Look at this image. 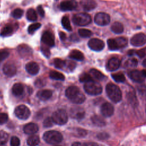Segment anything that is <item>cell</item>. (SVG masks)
<instances>
[{
  "label": "cell",
  "mask_w": 146,
  "mask_h": 146,
  "mask_svg": "<svg viewBox=\"0 0 146 146\" xmlns=\"http://www.w3.org/2000/svg\"><path fill=\"white\" fill-rule=\"evenodd\" d=\"M72 146H83V143L80 142H75L72 144Z\"/></svg>",
  "instance_id": "cell-57"
},
{
  "label": "cell",
  "mask_w": 146,
  "mask_h": 146,
  "mask_svg": "<svg viewBox=\"0 0 146 146\" xmlns=\"http://www.w3.org/2000/svg\"><path fill=\"white\" fill-rule=\"evenodd\" d=\"M85 115L84 109L80 107L75 106L70 110V116L75 119L80 120L83 119Z\"/></svg>",
  "instance_id": "cell-12"
},
{
  "label": "cell",
  "mask_w": 146,
  "mask_h": 146,
  "mask_svg": "<svg viewBox=\"0 0 146 146\" xmlns=\"http://www.w3.org/2000/svg\"><path fill=\"white\" fill-rule=\"evenodd\" d=\"M100 112L103 116L105 117H110L113 115L114 108L111 104L106 102L101 106Z\"/></svg>",
  "instance_id": "cell-15"
},
{
  "label": "cell",
  "mask_w": 146,
  "mask_h": 146,
  "mask_svg": "<svg viewBox=\"0 0 146 146\" xmlns=\"http://www.w3.org/2000/svg\"><path fill=\"white\" fill-rule=\"evenodd\" d=\"M142 64H143V66L145 68H146V59H144V60L143 61Z\"/></svg>",
  "instance_id": "cell-58"
},
{
  "label": "cell",
  "mask_w": 146,
  "mask_h": 146,
  "mask_svg": "<svg viewBox=\"0 0 146 146\" xmlns=\"http://www.w3.org/2000/svg\"><path fill=\"white\" fill-rule=\"evenodd\" d=\"M92 78L91 76V75L87 73L82 74L79 77V81L82 83H87V82L92 81Z\"/></svg>",
  "instance_id": "cell-35"
},
{
  "label": "cell",
  "mask_w": 146,
  "mask_h": 146,
  "mask_svg": "<svg viewBox=\"0 0 146 146\" xmlns=\"http://www.w3.org/2000/svg\"><path fill=\"white\" fill-rule=\"evenodd\" d=\"M72 22L78 26H86L91 23V17L87 13H78L73 16Z\"/></svg>",
  "instance_id": "cell-6"
},
{
  "label": "cell",
  "mask_w": 146,
  "mask_h": 146,
  "mask_svg": "<svg viewBox=\"0 0 146 146\" xmlns=\"http://www.w3.org/2000/svg\"><path fill=\"white\" fill-rule=\"evenodd\" d=\"M42 41L43 43H44L46 46L52 47L55 44L54 37L53 35L48 31H45L42 36Z\"/></svg>",
  "instance_id": "cell-16"
},
{
  "label": "cell",
  "mask_w": 146,
  "mask_h": 146,
  "mask_svg": "<svg viewBox=\"0 0 146 146\" xmlns=\"http://www.w3.org/2000/svg\"><path fill=\"white\" fill-rule=\"evenodd\" d=\"M128 76L131 80L137 83L143 82L145 78L143 75L142 71L136 70H133L131 71L128 73Z\"/></svg>",
  "instance_id": "cell-13"
},
{
  "label": "cell",
  "mask_w": 146,
  "mask_h": 146,
  "mask_svg": "<svg viewBox=\"0 0 146 146\" xmlns=\"http://www.w3.org/2000/svg\"><path fill=\"white\" fill-rule=\"evenodd\" d=\"M35 85L37 87H42V86H43L44 85V83L42 80H41L40 79H38L35 81Z\"/></svg>",
  "instance_id": "cell-51"
},
{
  "label": "cell",
  "mask_w": 146,
  "mask_h": 146,
  "mask_svg": "<svg viewBox=\"0 0 146 146\" xmlns=\"http://www.w3.org/2000/svg\"><path fill=\"white\" fill-rule=\"evenodd\" d=\"M77 5V2L75 1H63L60 3V7L63 11H70L76 9Z\"/></svg>",
  "instance_id": "cell-18"
},
{
  "label": "cell",
  "mask_w": 146,
  "mask_h": 146,
  "mask_svg": "<svg viewBox=\"0 0 146 146\" xmlns=\"http://www.w3.org/2000/svg\"><path fill=\"white\" fill-rule=\"evenodd\" d=\"M95 22L99 26H106L110 22V15L105 13H98L95 16Z\"/></svg>",
  "instance_id": "cell-9"
},
{
  "label": "cell",
  "mask_w": 146,
  "mask_h": 146,
  "mask_svg": "<svg viewBox=\"0 0 146 146\" xmlns=\"http://www.w3.org/2000/svg\"><path fill=\"white\" fill-rule=\"evenodd\" d=\"M83 146H98V144L95 142H87L83 143Z\"/></svg>",
  "instance_id": "cell-54"
},
{
  "label": "cell",
  "mask_w": 146,
  "mask_h": 146,
  "mask_svg": "<svg viewBox=\"0 0 146 146\" xmlns=\"http://www.w3.org/2000/svg\"><path fill=\"white\" fill-rule=\"evenodd\" d=\"M106 91L108 97L113 102L117 103L121 100V91L116 85L111 83L107 84L106 87Z\"/></svg>",
  "instance_id": "cell-2"
},
{
  "label": "cell",
  "mask_w": 146,
  "mask_h": 146,
  "mask_svg": "<svg viewBox=\"0 0 146 146\" xmlns=\"http://www.w3.org/2000/svg\"><path fill=\"white\" fill-rule=\"evenodd\" d=\"M62 24L63 27L67 30V31H71L72 30V27L70 24V20L68 18V17L67 16H64L62 19Z\"/></svg>",
  "instance_id": "cell-33"
},
{
  "label": "cell",
  "mask_w": 146,
  "mask_h": 146,
  "mask_svg": "<svg viewBox=\"0 0 146 146\" xmlns=\"http://www.w3.org/2000/svg\"><path fill=\"white\" fill-rule=\"evenodd\" d=\"M137 63L138 62L136 59H129L125 62L124 66L125 67H135L137 66Z\"/></svg>",
  "instance_id": "cell-39"
},
{
  "label": "cell",
  "mask_w": 146,
  "mask_h": 146,
  "mask_svg": "<svg viewBox=\"0 0 146 146\" xmlns=\"http://www.w3.org/2000/svg\"><path fill=\"white\" fill-rule=\"evenodd\" d=\"M80 5L83 9L86 11H90L94 9L96 6V3L91 0H84L80 2Z\"/></svg>",
  "instance_id": "cell-22"
},
{
  "label": "cell",
  "mask_w": 146,
  "mask_h": 146,
  "mask_svg": "<svg viewBox=\"0 0 146 146\" xmlns=\"http://www.w3.org/2000/svg\"><path fill=\"white\" fill-rule=\"evenodd\" d=\"M76 66V63L72 61H69L68 63V67L70 70H73Z\"/></svg>",
  "instance_id": "cell-53"
},
{
  "label": "cell",
  "mask_w": 146,
  "mask_h": 146,
  "mask_svg": "<svg viewBox=\"0 0 146 146\" xmlns=\"http://www.w3.org/2000/svg\"><path fill=\"white\" fill-rule=\"evenodd\" d=\"M26 18L30 21H35L37 19L36 11L33 9H29L26 13Z\"/></svg>",
  "instance_id": "cell-31"
},
{
  "label": "cell",
  "mask_w": 146,
  "mask_h": 146,
  "mask_svg": "<svg viewBox=\"0 0 146 146\" xmlns=\"http://www.w3.org/2000/svg\"><path fill=\"white\" fill-rule=\"evenodd\" d=\"M135 52H136V51L135 50H129L127 52V54L129 56H132L135 54Z\"/></svg>",
  "instance_id": "cell-56"
},
{
  "label": "cell",
  "mask_w": 146,
  "mask_h": 146,
  "mask_svg": "<svg viewBox=\"0 0 146 146\" xmlns=\"http://www.w3.org/2000/svg\"><path fill=\"white\" fill-rule=\"evenodd\" d=\"M146 43V35L143 33H138L134 35L131 39V44L136 47L144 45Z\"/></svg>",
  "instance_id": "cell-10"
},
{
  "label": "cell",
  "mask_w": 146,
  "mask_h": 146,
  "mask_svg": "<svg viewBox=\"0 0 146 146\" xmlns=\"http://www.w3.org/2000/svg\"><path fill=\"white\" fill-rule=\"evenodd\" d=\"M3 71L7 76L11 77L17 73V68L14 64L10 63H5L3 67Z\"/></svg>",
  "instance_id": "cell-17"
},
{
  "label": "cell",
  "mask_w": 146,
  "mask_h": 146,
  "mask_svg": "<svg viewBox=\"0 0 146 146\" xmlns=\"http://www.w3.org/2000/svg\"><path fill=\"white\" fill-rule=\"evenodd\" d=\"M18 51L19 55L23 58H26L30 56L33 51L31 47L26 44H21L18 47Z\"/></svg>",
  "instance_id": "cell-19"
},
{
  "label": "cell",
  "mask_w": 146,
  "mask_h": 146,
  "mask_svg": "<svg viewBox=\"0 0 146 146\" xmlns=\"http://www.w3.org/2000/svg\"><path fill=\"white\" fill-rule=\"evenodd\" d=\"M26 70L31 75H36L39 71V67L38 64L34 62H31L26 64Z\"/></svg>",
  "instance_id": "cell-20"
},
{
  "label": "cell",
  "mask_w": 146,
  "mask_h": 146,
  "mask_svg": "<svg viewBox=\"0 0 146 146\" xmlns=\"http://www.w3.org/2000/svg\"><path fill=\"white\" fill-rule=\"evenodd\" d=\"M15 115L20 119H27L30 115V111L25 105L22 104L17 106L15 109Z\"/></svg>",
  "instance_id": "cell-8"
},
{
  "label": "cell",
  "mask_w": 146,
  "mask_h": 146,
  "mask_svg": "<svg viewBox=\"0 0 146 146\" xmlns=\"http://www.w3.org/2000/svg\"><path fill=\"white\" fill-rule=\"evenodd\" d=\"M87 131L82 128H76V136L78 137H84L87 135Z\"/></svg>",
  "instance_id": "cell-44"
},
{
  "label": "cell",
  "mask_w": 146,
  "mask_h": 146,
  "mask_svg": "<svg viewBox=\"0 0 146 146\" xmlns=\"http://www.w3.org/2000/svg\"><path fill=\"white\" fill-rule=\"evenodd\" d=\"M84 89L88 94L91 95H99L102 92V86L93 80L86 83L84 85Z\"/></svg>",
  "instance_id": "cell-5"
},
{
  "label": "cell",
  "mask_w": 146,
  "mask_h": 146,
  "mask_svg": "<svg viewBox=\"0 0 146 146\" xmlns=\"http://www.w3.org/2000/svg\"><path fill=\"white\" fill-rule=\"evenodd\" d=\"M121 64L120 60L116 58L113 57L108 60L106 64V68L108 71H113L116 70L120 67Z\"/></svg>",
  "instance_id": "cell-14"
},
{
  "label": "cell",
  "mask_w": 146,
  "mask_h": 146,
  "mask_svg": "<svg viewBox=\"0 0 146 146\" xmlns=\"http://www.w3.org/2000/svg\"><path fill=\"white\" fill-rule=\"evenodd\" d=\"M112 77L115 82H119V83L124 82L125 80V78L124 74H122L121 72H119V73L112 74Z\"/></svg>",
  "instance_id": "cell-34"
},
{
  "label": "cell",
  "mask_w": 146,
  "mask_h": 146,
  "mask_svg": "<svg viewBox=\"0 0 146 146\" xmlns=\"http://www.w3.org/2000/svg\"><path fill=\"white\" fill-rule=\"evenodd\" d=\"M37 11L39 14L40 15V17H43L44 16V11L41 5H39L37 7Z\"/></svg>",
  "instance_id": "cell-50"
},
{
  "label": "cell",
  "mask_w": 146,
  "mask_h": 146,
  "mask_svg": "<svg viewBox=\"0 0 146 146\" xmlns=\"http://www.w3.org/2000/svg\"><path fill=\"white\" fill-rule=\"evenodd\" d=\"M69 58L77 60H83L84 59V55L81 51L78 50H73L70 53Z\"/></svg>",
  "instance_id": "cell-25"
},
{
  "label": "cell",
  "mask_w": 146,
  "mask_h": 146,
  "mask_svg": "<svg viewBox=\"0 0 146 146\" xmlns=\"http://www.w3.org/2000/svg\"><path fill=\"white\" fill-rule=\"evenodd\" d=\"M13 31V27L10 25H7L3 27L2 29L1 32L0 33V35L2 36H5L10 35Z\"/></svg>",
  "instance_id": "cell-32"
},
{
  "label": "cell",
  "mask_w": 146,
  "mask_h": 146,
  "mask_svg": "<svg viewBox=\"0 0 146 146\" xmlns=\"http://www.w3.org/2000/svg\"><path fill=\"white\" fill-rule=\"evenodd\" d=\"M79 34L80 36L83 37V38H87L90 37L92 34L91 31L88 30V29H80L78 30Z\"/></svg>",
  "instance_id": "cell-36"
},
{
  "label": "cell",
  "mask_w": 146,
  "mask_h": 146,
  "mask_svg": "<svg viewBox=\"0 0 146 146\" xmlns=\"http://www.w3.org/2000/svg\"><path fill=\"white\" fill-rule=\"evenodd\" d=\"M23 11L21 9H15L11 13L12 16L17 19H19L21 18L23 15Z\"/></svg>",
  "instance_id": "cell-40"
},
{
  "label": "cell",
  "mask_w": 146,
  "mask_h": 146,
  "mask_svg": "<svg viewBox=\"0 0 146 146\" xmlns=\"http://www.w3.org/2000/svg\"><path fill=\"white\" fill-rule=\"evenodd\" d=\"M39 138L38 136L32 135L28 138L27 143L29 146H36L39 143Z\"/></svg>",
  "instance_id": "cell-30"
},
{
  "label": "cell",
  "mask_w": 146,
  "mask_h": 146,
  "mask_svg": "<svg viewBox=\"0 0 146 146\" xmlns=\"http://www.w3.org/2000/svg\"><path fill=\"white\" fill-rule=\"evenodd\" d=\"M50 77L55 80H64V76L63 74L58 72L56 71H51L49 74Z\"/></svg>",
  "instance_id": "cell-29"
},
{
  "label": "cell",
  "mask_w": 146,
  "mask_h": 146,
  "mask_svg": "<svg viewBox=\"0 0 146 146\" xmlns=\"http://www.w3.org/2000/svg\"><path fill=\"white\" fill-rule=\"evenodd\" d=\"M9 55V52L6 50H0V61L7 58Z\"/></svg>",
  "instance_id": "cell-46"
},
{
  "label": "cell",
  "mask_w": 146,
  "mask_h": 146,
  "mask_svg": "<svg viewBox=\"0 0 146 146\" xmlns=\"http://www.w3.org/2000/svg\"><path fill=\"white\" fill-rule=\"evenodd\" d=\"M107 44L110 50H117L125 47L127 44V39L124 37L111 38L107 40Z\"/></svg>",
  "instance_id": "cell-4"
},
{
  "label": "cell",
  "mask_w": 146,
  "mask_h": 146,
  "mask_svg": "<svg viewBox=\"0 0 146 146\" xmlns=\"http://www.w3.org/2000/svg\"><path fill=\"white\" fill-rule=\"evenodd\" d=\"M52 95V92L50 90H43L39 91L37 93L38 97L42 100H47L49 99Z\"/></svg>",
  "instance_id": "cell-23"
},
{
  "label": "cell",
  "mask_w": 146,
  "mask_h": 146,
  "mask_svg": "<svg viewBox=\"0 0 146 146\" xmlns=\"http://www.w3.org/2000/svg\"><path fill=\"white\" fill-rule=\"evenodd\" d=\"M41 50L43 52V54L46 56V57H49L50 55V51L49 50V48L48 47H46L45 46H42L41 47Z\"/></svg>",
  "instance_id": "cell-49"
},
{
  "label": "cell",
  "mask_w": 146,
  "mask_h": 146,
  "mask_svg": "<svg viewBox=\"0 0 146 146\" xmlns=\"http://www.w3.org/2000/svg\"><path fill=\"white\" fill-rule=\"evenodd\" d=\"M111 30L116 34L122 33L124 31L123 25L119 22H114L111 26Z\"/></svg>",
  "instance_id": "cell-27"
},
{
  "label": "cell",
  "mask_w": 146,
  "mask_h": 146,
  "mask_svg": "<svg viewBox=\"0 0 146 146\" xmlns=\"http://www.w3.org/2000/svg\"><path fill=\"white\" fill-rule=\"evenodd\" d=\"M88 46L91 50L96 51H99L104 48V43L100 39L92 38L88 41Z\"/></svg>",
  "instance_id": "cell-11"
},
{
  "label": "cell",
  "mask_w": 146,
  "mask_h": 146,
  "mask_svg": "<svg viewBox=\"0 0 146 146\" xmlns=\"http://www.w3.org/2000/svg\"><path fill=\"white\" fill-rule=\"evenodd\" d=\"M66 96L74 103L81 104L86 100L84 95L80 92L76 86H70L68 87L65 92Z\"/></svg>",
  "instance_id": "cell-1"
},
{
  "label": "cell",
  "mask_w": 146,
  "mask_h": 146,
  "mask_svg": "<svg viewBox=\"0 0 146 146\" xmlns=\"http://www.w3.org/2000/svg\"><path fill=\"white\" fill-rule=\"evenodd\" d=\"M52 119L56 124L63 125L67 122L68 115L65 110L59 109L55 111L52 115Z\"/></svg>",
  "instance_id": "cell-7"
},
{
  "label": "cell",
  "mask_w": 146,
  "mask_h": 146,
  "mask_svg": "<svg viewBox=\"0 0 146 146\" xmlns=\"http://www.w3.org/2000/svg\"><path fill=\"white\" fill-rule=\"evenodd\" d=\"M8 137L9 135L6 132L3 131H0V145L5 144L7 142Z\"/></svg>",
  "instance_id": "cell-38"
},
{
  "label": "cell",
  "mask_w": 146,
  "mask_h": 146,
  "mask_svg": "<svg viewBox=\"0 0 146 146\" xmlns=\"http://www.w3.org/2000/svg\"><path fill=\"white\" fill-rule=\"evenodd\" d=\"M38 131V127L37 124L30 123L25 125L23 127V131L26 134L33 135L35 133Z\"/></svg>",
  "instance_id": "cell-21"
},
{
  "label": "cell",
  "mask_w": 146,
  "mask_h": 146,
  "mask_svg": "<svg viewBox=\"0 0 146 146\" xmlns=\"http://www.w3.org/2000/svg\"><path fill=\"white\" fill-rule=\"evenodd\" d=\"M97 137H98L99 139L102 140V139H106L108 138V135L107 133L103 132V133H99V134L98 135Z\"/></svg>",
  "instance_id": "cell-52"
},
{
  "label": "cell",
  "mask_w": 146,
  "mask_h": 146,
  "mask_svg": "<svg viewBox=\"0 0 146 146\" xmlns=\"http://www.w3.org/2000/svg\"><path fill=\"white\" fill-rule=\"evenodd\" d=\"M53 120L52 119L51 117H48L46 119H45V120L43 121V126L46 128H48V127H51L53 125Z\"/></svg>",
  "instance_id": "cell-43"
},
{
  "label": "cell",
  "mask_w": 146,
  "mask_h": 146,
  "mask_svg": "<svg viewBox=\"0 0 146 146\" xmlns=\"http://www.w3.org/2000/svg\"><path fill=\"white\" fill-rule=\"evenodd\" d=\"M91 119L92 123L96 126L104 127L106 124V121L102 117H100L99 115H95L91 117Z\"/></svg>",
  "instance_id": "cell-24"
},
{
  "label": "cell",
  "mask_w": 146,
  "mask_h": 146,
  "mask_svg": "<svg viewBox=\"0 0 146 146\" xmlns=\"http://www.w3.org/2000/svg\"><path fill=\"white\" fill-rule=\"evenodd\" d=\"M54 64L57 68H62L66 64V62L59 58H55L54 60Z\"/></svg>",
  "instance_id": "cell-37"
},
{
  "label": "cell",
  "mask_w": 146,
  "mask_h": 146,
  "mask_svg": "<svg viewBox=\"0 0 146 146\" xmlns=\"http://www.w3.org/2000/svg\"><path fill=\"white\" fill-rule=\"evenodd\" d=\"M8 115L6 113H0V124H3L7 122Z\"/></svg>",
  "instance_id": "cell-48"
},
{
  "label": "cell",
  "mask_w": 146,
  "mask_h": 146,
  "mask_svg": "<svg viewBox=\"0 0 146 146\" xmlns=\"http://www.w3.org/2000/svg\"><path fill=\"white\" fill-rule=\"evenodd\" d=\"M24 91L23 86L21 83H15L12 87V92L15 96L21 95Z\"/></svg>",
  "instance_id": "cell-26"
},
{
  "label": "cell",
  "mask_w": 146,
  "mask_h": 146,
  "mask_svg": "<svg viewBox=\"0 0 146 146\" xmlns=\"http://www.w3.org/2000/svg\"><path fill=\"white\" fill-rule=\"evenodd\" d=\"M44 140L50 144H56L60 143L63 140L62 135L56 131H48L43 136Z\"/></svg>",
  "instance_id": "cell-3"
},
{
  "label": "cell",
  "mask_w": 146,
  "mask_h": 146,
  "mask_svg": "<svg viewBox=\"0 0 146 146\" xmlns=\"http://www.w3.org/2000/svg\"><path fill=\"white\" fill-rule=\"evenodd\" d=\"M19 145H20L19 139L16 136L12 137L10 140V146H19Z\"/></svg>",
  "instance_id": "cell-45"
},
{
  "label": "cell",
  "mask_w": 146,
  "mask_h": 146,
  "mask_svg": "<svg viewBox=\"0 0 146 146\" xmlns=\"http://www.w3.org/2000/svg\"><path fill=\"white\" fill-rule=\"evenodd\" d=\"M135 54L139 57V58H143L146 56V47L143 48L140 50L136 51Z\"/></svg>",
  "instance_id": "cell-47"
},
{
  "label": "cell",
  "mask_w": 146,
  "mask_h": 146,
  "mask_svg": "<svg viewBox=\"0 0 146 146\" xmlns=\"http://www.w3.org/2000/svg\"><path fill=\"white\" fill-rule=\"evenodd\" d=\"M90 74L91 77H93L96 80H102L105 79V76L99 71L95 68H92L90 71Z\"/></svg>",
  "instance_id": "cell-28"
},
{
  "label": "cell",
  "mask_w": 146,
  "mask_h": 146,
  "mask_svg": "<svg viewBox=\"0 0 146 146\" xmlns=\"http://www.w3.org/2000/svg\"><path fill=\"white\" fill-rule=\"evenodd\" d=\"M40 26H41V24L40 23H33V24L30 25L29 26L28 29H27L28 32L29 33H33L35 30H36L38 29H39Z\"/></svg>",
  "instance_id": "cell-41"
},
{
  "label": "cell",
  "mask_w": 146,
  "mask_h": 146,
  "mask_svg": "<svg viewBox=\"0 0 146 146\" xmlns=\"http://www.w3.org/2000/svg\"><path fill=\"white\" fill-rule=\"evenodd\" d=\"M127 98L128 99V100L129 102V103L131 104H132V105H134V104H136V100H136L135 94H133V92L132 93V92L128 93L127 95Z\"/></svg>",
  "instance_id": "cell-42"
},
{
  "label": "cell",
  "mask_w": 146,
  "mask_h": 146,
  "mask_svg": "<svg viewBox=\"0 0 146 146\" xmlns=\"http://www.w3.org/2000/svg\"><path fill=\"white\" fill-rule=\"evenodd\" d=\"M59 37H60V39L62 40H64L66 39V34L63 32V31H60L59 32Z\"/></svg>",
  "instance_id": "cell-55"
}]
</instances>
